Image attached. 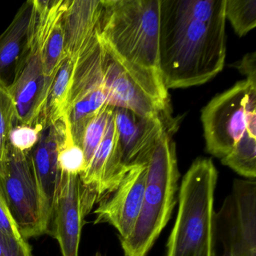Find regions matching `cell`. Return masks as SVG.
Listing matches in <instances>:
<instances>
[{
  "mask_svg": "<svg viewBox=\"0 0 256 256\" xmlns=\"http://www.w3.org/2000/svg\"><path fill=\"white\" fill-rule=\"evenodd\" d=\"M226 0H160V70L166 89L199 86L226 58Z\"/></svg>",
  "mask_w": 256,
  "mask_h": 256,
  "instance_id": "6da1fadb",
  "label": "cell"
},
{
  "mask_svg": "<svg viewBox=\"0 0 256 256\" xmlns=\"http://www.w3.org/2000/svg\"><path fill=\"white\" fill-rule=\"evenodd\" d=\"M102 42L122 60L160 74V0H102Z\"/></svg>",
  "mask_w": 256,
  "mask_h": 256,
  "instance_id": "7a4b0ae2",
  "label": "cell"
},
{
  "mask_svg": "<svg viewBox=\"0 0 256 256\" xmlns=\"http://www.w3.org/2000/svg\"><path fill=\"white\" fill-rule=\"evenodd\" d=\"M217 179L211 158H198L184 175L166 256H212Z\"/></svg>",
  "mask_w": 256,
  "mask_h": 256,
  "instance_id": "3957f363",
  "label": "cell"
},
{
  "mask_svg": "<svg viewBox=\"0 0 256 256\" xmlns=\"http://www.w3.org/2000/svg\"><path fill=\"white\" fill-rule=\"evenodd\" d=\"M173 132L174 128L164 132L148 162L138 218L128 238L120 240L125 256H146L176 204L180 173Z\"/></svg>",
  "mask_w": 256,
  "mask_h": 256,
  "instance_id": "277c9868",
  "label": "cell"
},
{
  "mask_svg": "<svg viewBox=\"0 0 256 256\" xmlns=\"http://www.w3.org/2000/svg\"><path fill=\"white\" fill-rule=\"evenodd\" d=\"M70 0H34V10L24 48L8 88L16 104L18 124L35 126L48 95L43 68L44 44Z\"/></svg>",
  "mask_w": 256,
  "mask_h": 256,
  "instance_id": "5b68a950",
  "label": "cell"
},
{
  "mask_svg": "<svg viewBox=\"0 0 256 256\" xmlns=\"http://www.w3.org/2000/svg\"><path fill=\"white\" fill-rule=\"evenodd\" d=\"M103 44L108 106L145 118L168 115V94L161 74L128 64Z\"/></svg>",
  "mask_w": 256,
  "mask_h": 256,
  "instance_id": "8992f818",
  "label": "cell"
},
{
  "mask_svg": "<svg viewBox=\"0 0 256 256\" xmlns=\"http://www.w3.org/2000/svg\"><path fill=\"white\" fill-rule=\"evenodd\" d=\"M206 150L222 158L246 130L256 132V86L246 80L216 96L202 110Z\"/></svg>",
  "mask_w": 256,
  "mask_h": 256,
  "instance_id": "52a82bcc",
  "label": "cell"
},
{
  "mask_svg": "<svg viewBox=\"0 0 256 256\" xmlns=\"http://www.w3.org/2000/svg\"><path fill=\"white\" fill-rule=\"evenodd\" d=\"M0 196L24 239L46 233L41 196L30 154L10 144L0 169Z\"/></svg>",
  "mask_w": 256,
  "mask_h": 256,
  "instance_id": "ba28073f",
  "label": "cell"
},
{
  "mask_svg": "<svg viewBox=\"0 0 256 256\" xmlns=\"http://www.w3.org/2000/svg\"><path fill=\"white\" fill-rule=\"evenodd\" d=\"M212 256H256V182L236 179L215 214Z\"/></svg>",
  "mask_w": 256,
  "mask_h": 256,
  "instance_id": "9c48e42d",
  "label": "cell"
},
{
  "mask_svg": "<svg viewBox=\"0 0 256 256\" xmlns=\"http://www.w3.org/2000/svg\"><path fill=\"white\" fill-rule=\"evenodd\" d=\"M104 44L98 34L76 59L66 113L90 120L107 104L104 86Z\"/></svg>",
  "mask_w": 256,
  "mask_h": 256,
  "instance_id": "30bf717a",
  "label": "cell"
},
{
  "mask_svg": "<svg viewBox=\"0 0 256 256\" xmlns=\"http://www.w3.org/2000/svg\"><path fill=\"white\" fill-rule=\"evenodd\" d=\"M42 127L40 140L30 154L41 196L43 224L46 233H48L62 176L58 151L71 133L65 118Z\"/></svg>",
  "mask_w": 256,
  "mask_h": 256,
  "instance_id": "8fae6325",
  "label": "cell"
},
{
  "mask_svg": "<svg viewBox=\"0 0 256 256\" xmlns=\"http://www.w3.org/2000/svg\"><path fill=\"white\" fill-rule=\"evenodd\" d=\"M146 164L131 166L114 191L102 199L96 210L94 224L108 223L119 233L120 240L128 238L138 218L146 178Z\"/></svg>",
  "mask_w": 256,
  "mask_h": 256,
  "instance_id": "7c38bea8",
  "label": "cell"
},
{
  "mask_svg": "<svg viewBox=\"0 0 256 256\" xmlns=\"http://www.w3.org/2000/svg\"><path fill=\"white\" fill-rule=\"evenodd\" d=\"M122 163L126 167L146 164L166 130L174 128L167 116L145 118L124 108H114Z\"/></svg>",
  "mask_w": 256,
  "mask_h": 256,
  "instance_id": "4fadbf2b",
  "label": "cell"
},
{
  "mask_svg": "<svg viewBox=\"0 0 256 256\" xmlns=\"http://www.w3.org/2000/svg\"><path fill=\"white\" fill-rule=\"evenodd\" d=\"M84 217L80 176L62 173L49 232L59 242L62 256H78Z\"/></svg>",
  "mask_w": 256,
  "mask_h": 256,
  "instance_id": "5bb4252c",
  "label": "cell"
},
{
  "mask_svg": "<svg viewBox=\"0 0 256 256\" xmlns=\"http://www.w3.org/2000/svg\"><path fill=\"white\" fill-rule=\"evenodd\" d=\"M102 0H70L62 17L67 58L77 59L98 34Z\"/></svg>",
  "mask_w": 256,
  "mask_h": 256,
  "instance_id": "9a60e30c",
  "label": "cell"
},
{
  "mask_svg": "<svg viewBox=\"0 0 256 256\" xmlns=\"http://www.w3.org/2000/svg\"><path fill=\"white\" fill-rule=\"evenodd\" d=\"M32 10L34 0L24 2L10 26L0 34V80L4 83L7 74L14 71L18 60L26 44Z\"/></svg>",
  "mask_w": 256,
  "mask_h": 256,
  "instance_id": "2e32d148",
  "label": "cell"
},
{
  "mask_svg": "<svg viewBox=\"0 0 256 256\" xmlns=\"http://www.w3.org/2000/svg\"><path fill=\"white\" fill-rule=\"evenodd\" d=\"M76 62V59L67 58L55 76L40 118L42 126L54 124L65 118Z\"/></svg>",
  "mask_w": 256,
  "mask_h": 256,
  "instance_id": "e0dca14e",
  "label": "cell"
},
{
  "mask_svg": "<svg viewBox=\"0 0 256 256\" xmlns=\"http://www.w3.org/2000/svg\"><path fill=\"white\" fill-rule=\"evenodd\" d=\"M222 163L247 179L256 178V132L246 130Z\"/></svg>",
  "mask_w": 256,
  "mask_h": 256,
  "instance_id": "ac0fdd59",
  "label": "cell"
},
{
  "mask_svg": "<svg viewBox=\"0 0 256 256\" xmlns=\"http://www.w3.org/2000/svg\"><path fill=\"white\" fill-rule=\"evenodd\" d=\"M62 17L54 26L44 44L43 68L46 85L48 90H50L61 66L67 58Z\"/></svg>",
  "mask_w": 256,
  "mask_h": 256,
  "instance_id": "d6986e66",
  "label": "cell"
},
{
  "mask_svg": "<svg viewBox=\"0 0 256 256\" xmlns=\"http://www.w3.org/2000/svg\"><path fill=\"white\" fill-rule=\"evenodd\" d=\"M0 246L6 256H34L30 245L19 233L1 196Z\"/></svg>",
  "mask_w": 256,
  "mask_h": 256,
  "instance_id": "ffe728a7",
  "label": "cell"
},
{
  "mask_svg": "<svg viewBox=\"0 0 256 256\" xmlns=\"http://www.w3.org/2000/svg\"><path fill=\"white\" fill-rule=\"evenodd\" d=\"M224 16L239 37L256 26V0H226Z\"/></svg>",
  "mask_w": 256,
  "mask_h": 256,
  "instance_id": "44dd1931",
  "label": "cell"
},
{
  "mask_svg": "<svg viewBox=\"0 0 256 256\" xmlns=\"http://www.w3.org/2000/svg\"><path fill=\"white\" fill-rule=\"evenodd\" d=\"M17 124L14 100L8 85L0 80V169L6 157L10 132Z\"/></svg>",
  "mask_w": 256,
  "mask_h": 256,
  "instance_id": "7402d4cb",
  "label": "cell"
},
{
  "mask_svg": "<svg viewBox=\"0 0 256 256\" xmlns=\"http://www.w3.org/2000/svg\"><path fill=\"white\" fill-rule=\"evenodd\" d=\"M113 110V107L106 104L90 120L86 126L82 142V149L84 154L86 169L104 137L109 118Z\"/></svg>",
  "mask_w": 256,
  "mask_h": 256,
  "instance_id": "603a6c76",
  "label": "cell"
},
{
  "mask_svg": "<svg viewBox=\"0 0 256 256\" xmlns=\"http://www.w3.org/2000/svg\"><path fill=\"white\" fill-rule=\"evenodd\" d=\"M58 161L62 173L80 175L86 169L83 149L73 142L71 134H68L61 144Z\"/></svg>",
  "mask_w": 256,
  "mask_h": 256,
  "instance_id": "cb8c5ba5",
  "label": "cell"
},
{
  "mask_svg": "<svg viewBox=\"0 0 256 256\" xmlns=\"http://www.w3.org/2000/svg\"><path fill=\"white\" fill-rule=\"evenodd\" d=\"M42 128L41 124L35 126L17 124L10 132L8 144L22 152H30L38 143Z\"/></svg>",
  "mask_w": 256,
  "mask_h": 256,
  "instance_id": "d4e9b609",
  "label": "cell"
},
{
  "mask_svg": "<svg viewBox=\"0 0 256 256\" xmlns=\"http://www.w3.org/2000/svg\"><path fill=\"white\" fill-rule=\"evenodd\" d=\"M240 74L246 76L247 82L256 86V53H248L240 60L232 64Z\"/></svg>",
  "mask_w": 256,
  "mask_h": 256,
  "instance_id": "484cf974",
  "label": "cell"
},
{
  "mask_svg": "<svg viewBox=\"0 0 256 256\" xmlns=\"http://www.w3.org/2000/svg\"><path fill=\"white\" fill-rule=\"evenodd\" d=\"M0 256H6L4 251H2V248H1V246H0Z\"/></svg>",
  "mask_w": 256,
  "mask_h": 256,
  "instance_id": "4316f807",
  "label": "cell"
},
{
  "mask_svg": "<svg viewBox=\"0 0 256 256\" xmlns=\"http://www.w3.org/2000/svg\"><path fill=\"white\" fill-rule=\"evenodd\" d=\"M94 256H103L102 254H101V253L98 252L96 253V254H95Z\"/></svg>",
  "mask_w": 256,
  "mask_h": 256,
  "instance_id": "83f0119b",
  "label": "cell"
}]
</instances>
